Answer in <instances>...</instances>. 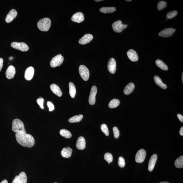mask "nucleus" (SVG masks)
Instances as JSON below:
<instances>
[{"instance_id": "f257e3e1", "label": "nucleus", "mask_w": 183, "mask_h": 183, "mask_svg": "<svg viewBox=\"0 0 183 183\" xmlns=\"http://www.w3.org/2000/svg\"><path fill=\"white\" fill-rule=\"evenodd\" d=\"M16 138L20 145L25 147H31L35 144V140L32 135L26 133H16Z\"/></svg>"}, {"instance_id": "f03ea898", "label": "nucleus", "mask_w": 183, "mask_h": 183, "mask_svg": "<svg viewBox=\"0 0 183 183\" xmlns=\"http://www.w3.org/2000/svg\"><path fill=\"white\" fill-rule=\"evenodd\" d=\"M12 129V131L16 133H26L23 122L19 119H15L13 120Z\"/></svg>"}, {"instance_id": "7ed1b4c3", "label": "nucleus", "mask_w": 183, "mask_h": 183, "mask_svg": "<svg viewBox=\"0 0 183 183\" xmlns=\"http://www.w3.org/2000/svg\"><path fill=\"white\" fill-rule=\"evenodd\" d=\"M51 23V22L50 19L48 18H45L38 21L37 23V27L39 30L44 32H47L50 28Z\"/></svg>"}, {"instance_id": "20e7f679", "label": "nucleus", "mask_w": 183, "mask_h": 183, "mask_svg": "<svg viewBox=\"0 0 183 183\" xmlns=\"http://www.w3.org/2000/svg\"><path fill=\"white\" fill-rule=\"evenodd\" d=\"M64 60V57L62 55H57L52 59L50 62V66L52 68H56L60 66L63 62Z\"/></svg>"}, {"instance_id": "39448f33", "label": "nucleus", "mask_w": 183, "mask_h": 183, "mask_svg": "<svg viewBox=\"0 0 183 183\" xmlns=\"http://www.w3.org/2000/svg\"><path fill=\"white\" fill-rule=\"evenodd\" d=\"M79 71L82 79L86 81H87L90 76L89 71L87 68L83 65H82L79 68Z\"/></svg>"}, {"instance_id": "423d86ee", "label": "nucleus", "mask_w": 183, "mask_h": 183, "mask_svg": "<svg viewBox=\"0 0 183 183\" xmlns=\"http://www.w3.org/2000/svg\"><path fill=\"white\" fill-rule=\"evenodd\" d=\"M127 26V25L123 24L122 21L120 20L115 21L112 25V27L113 30L117 33L121 32L124 29L126 28Z\"/></svg>"}, {"instance_id": "0eeeda50", "label": "nucleus", "mask_w": 183, "mask_h": 183, "mask_svg": "<svg viewBox=\"0 0 183 183\" xmlns=\"http://www.w3.org/2000/svg\"><path fill=\"white\" fill-rule=\"evenodd\" d=\"M11 46L12 48L23 52L27 51L29 49L28 46L24 42H13Z\"/></svg>"}, {"instance_id": "6e6552de", "label": "nucleus", "mask_w": 183, "mask_h": 183, "mask_svg": "<svg viewBox=\"0 0 183 183\" xmlns=\"http://www.w3.org/2000/svg\"><path fill=\"white\" fill-rule=\"evenodd\" d=\"M146 156V152L144 149H141L137 151L135 156V161L141 163L144 161Z\"/></svg>"}, {"instance_id": "1a4fd4ad", "label": "nucleus", "mask_w": 183, "mask_h": 183, "mask_svg": "<svg viewBox=\"0 0 183 183\" xmlns=\"http://www.w3.org/2000/svg\"><path fill=\"white\" fill-rule=\"evenodd\" d=\"M97 89L96 86H94L92 87L90 90L88 102L90 105H93L96 102V96L97 93Z\"/></svg>"}, {"instance_id": "9d476101", "label": "nucleus", "mask_w": 183, "mask_h": 183, "mask_svg": "<svg viewBox=\"0 0 183 183\" xmlns=\"http://www.w3.org/2000/svg\"><path fill=\"white\" fill-rule=\"evenodd\" d=\"M27 181L26 174L24 172H21L18 176H16L12 183H27Z\"/></svg>"}, {"instance_id": "9b49d317", "label": "nucleus", "mask_w": 183, "mask_h": 183, "mask_svg": "<svg viewBox=\"0 0 183 183\" xmlns=\"http://www.w3.org/2000/svg\"><path fill=\"white\" fill-rule=\"evenodd\" d=\"M176 30V29L172 28H167L159 32V35L160 37H170L174 34Z\"/></svg>"}, {"instance_id": "f8f14e48", "label": "nucleus", "mask_w": 183, "mask_h": 183, "mask_svg": "<svg viewBox=\"0 0 183 183\" xmlns=\"http://www.w3.org/2000/svg\"><path fill=\"white\" fill-rule=\"evenodd\" d=\"M116 66L117 63L115 59L112 58H110L108 64V69L110 73L112 74L115 73Z\"/></svg>"}, {"instance_id": "ddd939ff", "label": "nucleus", "mask_w": 183, "mask_h": 183, "mask_svg": "<svg viewBox=\"0 0 183 183\" xmlns=\"http://www.w3.org/2000/svg\"><path fill=\"white\" fill-rule=\"evenodd\" d=\"M15 73L16 70L14 67L12 65L10 66L6 71V77L8 79H12L14 77Z\"/></svg>"}, {"instance_id": "4468645a", "label": "nucleus", "mask_w": 183, "mask_h": 183, "mask_svg": "<svg viewBox=\"0 0 183 183\" xmlns=\"http://www.w3.org/2000/svg\"><path fill=\"white\" fill-rule=\"evenodd\" d=\"M84 15L81 12H77L74 14L71 17V20L74 22L78 23H82L84 21Z\"/></svg>"}, {"instance_id": "2eb2a0df", "label": "nucleus", "mask_w": 183, "mask_h": 183, "mask_svg": "<svg viewBox=\"0 0 183 183\" xmlns=\"http://www.w3.org/2000/svg\"><path fill=\"white\" fill-rule=\"evenodd\" d=\"M34 73V68L32 66L29 67L25 71V77L27 80H30L32 79Z\"/></svg>"}, {"instance_id": "dca6fc26", "label": "nucleus", "mask_w": 183, "mask_h": 183, "mask_svg": "<svg viewBox=\"0 0 183 183\" xmlns=\"http://www.w3.org/2000/svg\"><path fill=\"white\" fill-rule=\"evenodd\" d=\"M93 39V35L90 34H86L80 39L79 43L81 45H85L89 43Z\"/></svg>"}, {"instance_id": "f3484780", "label": "nucleus", "mask_w": 183, "mask_h": 183, "mask_svg": "<svg viewBox=\"0 0 183 183\" xmlns=\"http://www.w3.org/2000/svg\"><path fill=\"white\" fill-rule=\"evenodd\" d=\"M17 12L15 9H12L9 12L5 18V21L7 23H10L13 21L17 16Z\"/></svg>"}, {"instance_id": "a211bd4d", "label": "nucleus", "mask_w": 183, "mask_h": 183, "mask_svg": "<svg viewBox=\"0 0 183 183\" xmlns=\"http://www.w3.org/2000/svg\"><path fill=\"white\" fill-rule=\"evenodd\" d=\"M128 57L132 62H137L138 60V56L135 51L133 49L129 50L127 53Z\"/></svg>"}, {"instance_id": "6ab92c4d", "label": "nucleus", "mask_w": 183, "mask_h": 183, "mask_svg": "<svg viewBox=\"0 0 183 183\" xmlns=\"http://www.w3.org/2000/svg\"><path fill=\"white\" fill-rule=\"evenodd\" d=\"M157 155L156 154H153L151 156L149 161L148 170L150 172H151L154 168L155 164L157 160Z\"/></svg>"}, {"instance_id": "aec40b11", "label": "nucleus", "mask_w": 183, "mask_h": 183, "mask_svg": "<svg viewBox=\"0 0 183 183\" xmlns=\"http://www.w3.org/2000/svg\"><path fill=\"white\" fill-rule=\"evenodd\" d=\"M86 145V141L84 138L82 136L79 137L76 143L77 148L80 150H82L85 148Z\"/></svg>"}, {"instance_id": "412c9836", "label": "nucleus", "mask_w": 183, "mask_h": 183, "mask_svg": "<svg viewBox=\"0 0 183 183\" xmlns=\"http://www.w3.org/2000/svg\"><path fill=\"white\" fill-rule=\"evenodd\" d=\"M72 153V149L69 147H64L62 149L61 151V155L62 156L65 158H69L71 156Z\"/></svg>"}, {"instance_id": "4be33fe9", "label": "nucleus", "mask_w": 183, "mask_h": 183, "mask_svg": "<svg viewBox=\"0 0 183 183\" xmlns=\"http://www.w3.org/2000/svg\"><path fill=\"white\" fill-rule=\"evenodd\" d=\"M51 90L54 94L56 95L61 97L62 95V92L61 91L60 87L55 84H52L50 86Z\"/></svg>"}, {"instance_id": "5701e85b", "label": "nucleus", "mask_w": 183, "mask_h": 183, "mask_svg": "<svg viewBox=\"0 0 183 183\" xmlns=\"http://www.w3.org/2000/svg\"><path fill=\"white\" fill-rule=\"evenodd\" d=\"M135 85L132 82L129 83L125 86L124 90V93L126 95H128L133 91L135 88Z\"/></svg>"}, {"instance_id": "b1692460", "label": "nucleus", "mask_w": 183, "mask_h": 183, "mask_svg": "<svg viewBox=\"0 0 183 183\" xmlns=\"http://www.w3.org/2000/svg\"><path fill=\"white\" fill-rule=\"evenodd\" d=\"M154 81L157 86L163 88V89H166L167 88V85L166 84L163 83L162 80H161V78L159 76H155L154 77Z\"/></svg>"}, {"instance_id": "393cba45", "label": "nucleus", "mask_w": 183, "mask_h": 183, "mask_svg": "<svg viewBox=\"0 0 183 183\" xmlns=\"http://www.w3.org/2000/svg\"><path fill=\"white\" fill-rule=\"evenodd\" d=\"M117 10L115 7H105L101 8L100 11L103 13H110L114 12Z\"/></svg>"}, {"instance_id": "a878e982", "label": "nucleus", "mask_w": 183, "mask_h": 183, "mask_svg": "<svg viewBox=\"0 0 183 183\" xmlns=\"http://www.w3.org/2000/svg\"><path fill=\"white\" fill-rule=\"evenodd\" d=\"M69 94L71 97L73 98L75 96L76 94V88L74 84L72 82L69 83Z\"/></svg>"}, {"instance_id": "bb28decb", "label": "nucleus", "mask_w": 183, "mask_h": 183, "mask_svg": "<svg viewBox=\"0 0 183 183\" xmlns=\"http://www.w3.org/2000/svg\"><path fill=\"white\" fill-rule=\"evenodd\" d=\"M156 64L157 66L163 70L167 71L168 69V68L167 65L162 60H157L156 61Z\"/></svg>"}, {"instance_id": "cd10ccee", "label": "nucleus", "mask_w": 183, "mask_h": 183, "mask_svg": "<svg viewBox=\"0 0 183 183\" xmlns=\"http://www.w3.org/2000/svg\"><path fill=\"white\" fill-rule=\"evenodd\" d=\"M83 117V116L82 115L75 116L70 118L69 121L71 123H78L81 121Z\"/></svg>"}, {"instance_id": "c85d7f7f", "label": "nucleus", "mask_w": 183, "mask_h": 183, "mask_svg": "<svg viewBox=\"0 0 183 183\" xmlns=\"http://www.w3.org/2000/svg\"><path fill=\"white\" fill-rule=\"evenodd\" d=\"M60 134L62 136L67 138H70L72 137V136L71 133L70 131L65 129L60 130Z\"/></svg>"}, {"instance_id": "c756f323", "label": "nucleus", "mask_w": 183, "mask_h": 183, "mask_svg": "<svg viewBox=\"0 0 183 183\" xmlns=\"http://www.w3.org/2000/svg\"><path fill=\"white\" fill-rule=\"evenodd\" d=\"M175 165L177 168H182L183 167V156H180L176 159Z\"/></svg>"}, {"instance_id": "7c9ffc66", "label": "nucleus", "mask_w": 183, "mask_h": 183, "mask_svg": "<svg viewBox=\"0 0 183 183\" xmlns=\"http://www.w3.org/2000/svg\"><path fill=\"white\" fill-rule=\"evenodd\" d=\"M120 104V101L119 99H114L110 101L109 104V107L110 108L113 109L117 108Z\"/></svg>"}, {"instance_id": "2f4dec72", "label": "nucleus", "mask_w": 183, "mask_h": 183, "mask_svg": "<svg viewBox=\"0 0 183 183\" xmlns=\"http://www.w3.org/2000/svg\"><path fill=\"white\" fill-rule=\"evenodd\" d=\"M167 6L166 2L164 1H161L159 2L157 5V9L159 11L162 10L166 8Z\"/></svg>"}, {"instance_id": "473e14b6", "label": "nucleus", "mask_w": 183, "mask_h": 183, "mask_svg": "<svg viewBox=\"0 0 183 183\" xmlns=\"http://www.w3.org/2000/svg\"><path fill=\"white\" fill-rule=\"evenodd\" d=\"M104 158L105 160L110 164V163L112 162L113 160V157L111 153H106L104 155Z\"/></svg>"}, {"instance_id": "72a5a7b5", "label": "nucleus", "mask_w": 183, "mask_h": 183, "mask_svg": "<svg viewBox=\"0 0 183 183\" xmlns=\"http://www.w3.org/2000/svg\"><path fill=\"white\" fill-rule=\"evenodd\" d=\"M178 14V11L176 10L171 11L167 13L166 17L168 19H172L176 17Z\"/></svg>"}, {"instance_id": "f704fd0d", "label": "nucleus", "mask_w": 183, "mask_h": 183, "mask_svg": "<svg viewBox=\"0 0 183 183\" xmlns=\"http://www.w3.org/2000/svg\"><path fill=\"white\" fill-rule=\"evenodd\" d=\"M101 129L102 132L108 136L109 135V132L108 130V127L107 125L105 124H103L101 126Z\"/></svg>"}, {"instance_id": "c9c22d12", "label": "nucleus", "mask_w": 183, "mask_h": 183, "mask_svg": "<svg viewBox=\"0 0 183 183\" xmlns=\"http://www.w3.org/2000/svg\"><path fill=\"white\" fill-rule=\"evenodd\" d=\"M119 165L121 168H123L125 166V161L124 158L123 157H120L119 159Z\"/></svg>"}, {"instance_id": "e433bc0d", "label": "nucleus", "mask_w": 183, "mask_h": 183, "mask_svg": "<svg viewBox=\"0 0 183 183\" xmlns=\"http://www.w3.org/2000/svg\"><path fill=\"white\" fill-rule=\"evenodd\" d=\"M36 101L41 109H44V105H44V99H43V98L42 97H39L37 99Z\"/></svg>"}, {"instance_id": "4c0bfd02", "label": "nucleus", "mask_w": 183, "mask_h": 183, "mask_svg": "<svg viewBox=\"0 0 183 183\" xmlns=\"http://www.w3.org/2000/svg\"><path fill=\"white\" fill-rule=\"evenodd\" d=\"M113 132L114 134V136L115 138H117L119 136V131L117 128V127H116L113 128Z\"/></svg>"}, {"instance_id": "58836bf2", "label": "nucleus", "mask_w": 183, "mask_h": 183, "mask_svg": "<svg viewBox=\"0 0 183 183\" xmlns=\"http://www.w3.org/2000/svg\"><path fill=\"white\" fill-rule=\"evenodd\" d=\"M47 105L49 108V111H52L54 109V106L52 102L48 101L47 102Z\"/></svg>"}, {"instance_id": "ea45409f", "label": "nucleus", "mask_w": 183, "mask_h": 183, "mask_svg": "<svg viewBox=\"0 0 183 183\" xmlns=\"http://www.w3.org/2000/svg\"><path fill=\"white\" fill-rule=\"evenodd\" d=\"M177 117H178V119L179 120H180V121L182 123H183V116L182 115H181L180 114H178V115H177Z\"/></svg>"}, {"instance_id": "a19ab883", "label": "nucleus", "mask_w": 183, "mask_h": 183, "mask_svg": "<svg viewBox=\"0 0 183 183\" xmlns=\"http://www.w3.org/2000/svg\"><path fill=\"white\" fill-rule=\"evenodd\" d=\"M3 60L2 58H0V72L3 66Z\"/></svg>"}, {"instance_id": "79ce46f5", "label": "nucleus", "mask_w": 183, "mask_h": 183, "mask_svg": "<svg viewBox=\"0 0 183 183\" xmlns=\"http://www.w3.org/2000/svg\"><path fill=\"white\" fill-rule=\"evenodd\" d=\"M180 134L181 136H183V127H182L181 128V129H180Z\"/></svg>"}, {"instance_id": "37998d69", "label": "nucleus", "mask_w": 183, "mask_h": 183, "mask_svg": "<svg viewBox=\"0 0 183 183\" xmlns=\"http://www.w3.org/2000/svg\"><path fill=\"white\" fill-rule=\"evenodd\" d=\"M1 183H8V182L7 180H5L2 181Z\"/></svg>"}, {"instance_id": "c03bdc74", "label": "nucleus", "mask_w": 183, "mask_h": 183, "mask_svg": "<svg viewBox=\"0 0 183 183\" xmlns=\"http://www.w3.org/2000/svg\"><path fill=\"white\" fill-rule=\"evenodd\" d=\"M159 183H169L168 182H162Z\"/></svg>"}, {"instance_id": "a18cd8bd", "label": "nucleus", "mask_w": 183, "mask_h": 183, "mask_svg": "<svg viewBox=\"0 0 183 183\" xmlns=\"http://www.w3.org/2000/svg\"><path fill=\"white\" fill-rule=\"evenodd\" d=\"M182 82H183V73L182 74Z\"/></svg>"}, {"instance_id": "49530a36", "label": "nucleus", "mask_w": 183, "mask_h": 183, "mask_svg": "<svg viewBox=\"0 0 183 183\" xmlns=\"http://www.w3.org/2000/svg\"><path fill=\"white\" fill-rule=\"evenodd\" d=\"M95 1L98 2V1H102V0H99V1Z\"/></svg>"}, {"instance_id": "de8ad7c7", "label": "nucleus", "mask_w": 183, "mask_h": 183, "mask_svg": "<svg viewBox=\"0 0 183 183\" xmlns=\"http://www.w3.org/2000/svg\"><path fill=\"white\" fill-rule=\"evenodd\" d=\"M13 58L12 57H11V58H10V60H12V58Z\"/></svg>"}, {"instance_id": "09e8293b", "label": "nucleus", "mask_w": 183, "mask_h": 183, "mask_svg": "<svg viewBox=\"0 0 183 183\" xmlns=\"http://www.w3.org/2000/svg\"><path fill=\"white\" fill-rule=\"evenodd\" d=\"M131 1V0H129V1Z\"/></svg>"}, {"instance_id": "8fccbe9b", "label": "nucleus", "mask_w": 183, "mask_h": 183, "mask_svg": "<svg viewBox=\"0 0 183 183\" xmlns=\"http://www.w3.org/2000/svg\"></svg>"}]
</instances>
